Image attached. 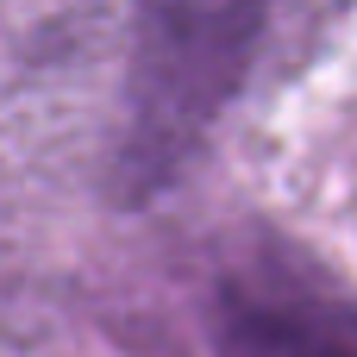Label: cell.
<instances>
[{
    "mask_svg": "<svg viewBox=\"0 0 357 357\" xmlns=\"http://www.w3.org/2000/svg\"><path fill=\"white\" fill-rule=\"evenodd\" d=\"M276 0H138L132 88H126V151L119 176L132 195L163 188L213 113L232 100L264 19Z\"/></svg>",
    "mask_w": 357,
    "mask_h": 357,
    "instance_id": "obj_1",
    "label": "cell"
},
{
    "mask_svg": "<svg viewBox=\"0 0 357 357\" xmlns=\"http://www.w3.org/2000/svg\"><path fill=\"white\" fill-rule=\"evenodd\" d=\"M213 339L220 357H357V307L295 276H232Z\"/></svg>",
    "mask_w": 357,
    "mask_h": 357,
    "instance_id": "obj_2",
    "label": "cell"
}]
</instances>
